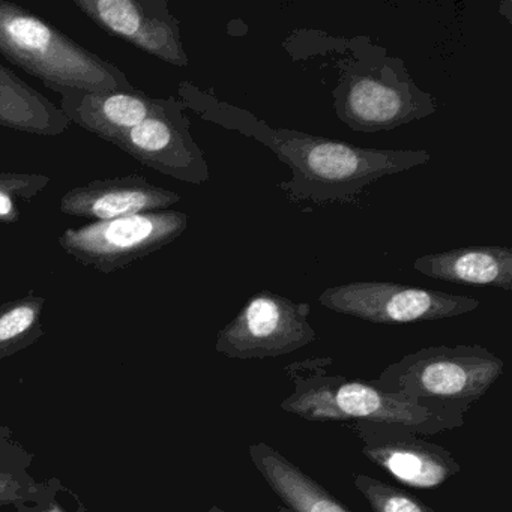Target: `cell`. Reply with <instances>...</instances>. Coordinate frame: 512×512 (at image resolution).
Returning a JSON list of instances; mask_svg holds the SVG:
<instances>
[{
  "label": "cell",
  "instance_id": "cell-17",
  "mask_svg": "<svg viewBox=\"0 0 512 512\" xmlns=\"http://www.w3.org/2000/svg\"><path fill=\"white\" fill-rule=\"evenodd\" d=\"M46 298L34 293L0 304V358L31 346L43 335Z\"/></svg>",
  "mask_w": 512,
  "mask_h": 512
},
{
  "label": "cell",
  "instance_id": "cell-13",
  "mask_svg": "<svg viewBox=\"0 0 512 512\" xmlns=\"http://www.w3.org/2000/svg\"><path fill=\"white\" fill-rule=\"evenodd\" d=\"M61 95L59 109L68 121L115 145L133 128L161 109L164 98H154L140 89L83 92L56 89Z\"/></svg>",
  "mask_w": 512,
  "mask_h": 512
},
{
  "label": "cell",
  "instance_id": "cell-8",
  "mask_svg": "<svg viewBox=\"0 0 512 512\" xmlns=\"http://www.w3.org/2000/svg\"><path fill=\"white\" fill-rule=\"evenodd\" d=\"M319 302L334 313L376 325L452 319L472 313L481 305L470 296L385 281H355L328 287L320 293Z\"/></svg>",
  "mask_w": 512,
  "mask_h": 512
},
{
  "label": "cell",
  "instance_id": "cell-15",
  "mask_svg": "<svg viewBox=\"0 0 512 512\" xmlns=\"http://www.w3.org/2000/svg\"><path fill=\"white\" fill-rule=\"evenodd\" d=\"M254 467L284 508L280 512H349L319 482L266 443L248 448Z\"/></svg>",
  "mask_w": 512,
  "mask_h": 512
},
{
  "label": "cell",
  "instance_id": "cell-4",
  "mask_svg": "<svg viewBox=\"0 0 512 512\" xmlns=\"http://www.w3.org/2000/svg\"><path fill=\"white\" fill-rule=\"evenodd\" d=\"M0 55L53 92L136 88L121 68L10 0H0Z\"/></svg>",
  "mask_w": 512,
  "mask_h": 512
},
{
  "label": "cell",
  "instance_id": "cell-3",
  "mask_svg": "<svg viewBox=\"0 0 512 512\" xmlns=\"http://www.w3.org/2000/svg\"><path fill=\"white\" fill-rule=\"evenodd\" d=\"M331 358H311L287 365L293 391L280 407L290 415L314 422L391 425L421 436L443 433L442 425L421 407L373 383L329 373Z\"/></svg>",
  "mask_w": 512,
  "mask_h": 512
},
{
  "label": "cell",
  "instance_id": "cell-12",
  "mask_svg": "<svg viewBox=\"0 0 512 512\" xmlns=\"http://www.w3.org/2000/svg\"><path fill=\"white\" fill-rule=\"evenodd\" d=\"M182 197L172 190L152 184L142 175L97 179L68 191L59 203V211L68 217L109 221L146 212L167 211Z\"/></svg>",
  "mask_w": 512,
  "mask_h": 512
},
{
  "label": "cell",
  "instance_id": "cell-18",
  "mask_svg": "<svg viewBox=\"0 0 512 512\" xmlns=\"http://www.w3.org/2000/svg\"><path fill=\"white\" fill-rule=\"evenodd\" d=\"M52 179L40 173L0 172V224L19 223L20 202L40 196Z\"/></svg>",
  "mask_w": 512,
  "mask_h": 512
},
{
  "label": "cell",
  "instance_id": "cell-2",
  "mask_svg": "<svg viewBox=\"0 0 512 512\" xmlns=\"http://www.w3.org/2000/svg\"><path fill=\"white\" fill-rule=\"evenodd\" d=\"M503 370V359L479 344H442L409 353L370 382L421 407L446 431L463 427Z\"/></svg>",
  "mask_w": 512,
  "mask_h": 512
},
{
  "label": "cell",
  "instance_id": "cell-5",
  "mask_svg": "<svg viewBox=\"0 0 512 512\" xmlns=\"http://www.w3.org/2000/svg\"><path fill=\"white\" fill-rule=\"evenodd\" d=\"M332 91L338 119L358 133H383L436 113L433 97L418 88L401 59L341 62Z\"/></svg>",
  "mask_w": 512,
  "mask_h": 512
},
{
  "label": "cell",
  "instance_id": "cell-6",
  "mask_svg": "<svg viewBox=\"0 0 512 512\" xmlns=\"http://www.w3.org/2000/svg\"><path fill=\"white\" fill-rule=\"evenodd\" d=\"M188 220L184 212L160 211L94 221L65 230L58 244L79 265L110 275L173 244L188 229Z\"/></svg>",
  "mask_w": 512,
  "mask_h": 512
},
{
  "label": "cell",
  "instance_id": "cell-14",
  "mask_svg": "<svg viewBox=\"0 0 512 512\" xmlns=\"http://www.w3.org/2000/svg\"><path fill=\"white\" fill-rule=\"evenodd\" d=\"M413 268L437 281L512 290V250L503 245H475L425 254L413 262Z\"/></svg>",
  "mask_w": 512,
  "mask_h": 512
},
{
  "label": "cell",
  "instance_id": "cell-1",
  "mask_svg": "<svg viewBox=\"0 0 512 512\" xmlns=\"http://www.w3.org/2000/svg\"><path fill=\"white\" fill-rule=\"evenodd\" d=\"M179 100L205 121L271 149L292 170L290 181L280 184L292 202H353L368 185L398 175L431 160L427 151L359 148L340 140L272 128L253 113L223 103L190 82L179 85Z\"/></svg>",
  "mask_w": 512,
  "mask_h": 512
},
{
  "label": "cell",
  "instance_id": "cell-20",
  "mask_svg": "<svg viewBox=\"0 0 512 512\" xmlns=\"http://www.w3.org/2000/svg\"><path fill=\"white\" fill-rule=\"evenodd\" d=\"M23 485L11 473L0 470V505L22 499Z\"/></svg>",
  "mask_w": 512,
  "mask_h": 512
},
{
  "label": "cell",
  "instance_id": "cell-21",
  "mask_svg": "<svg viewBox=\"0 0 512 512\" xmlns=\"http://www.w3.org/2000/svg\"><path fill=\"white\" fill-rule=\"evenodd\" d=\"M44 512H62L61 509L56 508V506H53V508L47 509V511Z\"/></svg>",
  "mask_w": 512,
  "mask_h": 512
},
{
  "label": "cell",
  "instance_id": "cell-10",
  "mask_svg": "<svg viewBox=\"0 0 512 512\" xmlns=\"http://www.w3.org/2000/svg\"><path fill=\"white\" fill-rule=\"evenodd\" d=\"M98 28L175 67H188L181 22L167 0H74Z\"/></svg>",
  "mask_w": 512,
  "mask_h": 512
},
{
  "label": "cell",
  "instance_id": "cell-16",
  "mask_svg": "<svg viewBox=\"0 0 512 512\" xmlns=\"http://www.w3.org/2000/svg\"><path fill=\"white\" fill-rule=\"evenodd\" d=\"M0 127L41 137L64 134L70 121L55 103L0 64Z\"/></svg>",
  "mask_w": 512,
  "mask_h": 512
},
{
  "label": "cell",
  "instance_id": "cell-9",
  "mask_svg": "<svg viewBox=\"0 0 512 512\" xmlns=\"http://www.w3.org/2000/svg\"><path fill=\"white\" fill-rule=\"evenodd\" d=\"M179 98H164L151 118L115 143L142 166L187 184L203 185L211 179L208 161L191 136L190 118Z\"/></svg>",
  "mask_w": 512,
  "mask_h": 512
},
{
  "label": "cell",
  "instance_id": "cell-19",
  "mask_svg": "<svg viewBox=\"0 0 512 512\" xmlns=\"http://www.w3.org/2000/svg\"><path fill=\"white\" fill-rule=\"evenodd\" d=\"M355 487L373 512H436L406 491L371 476L356 475Z\"/></svg>",
  "mask_w": 512,
  "mask_h": 512
},
{
  "label": "cell",
  "instance_id": "cell-22",
  "mask_svg": "<svg viewBox=\"0 0 512 512\" xmlns=\"http://www.w3.org/2000/svg\"><path fill=\"white\" fill-rule=\"evenodd\" d=\"M208 512H226V511H223V509H220V508H212V509H209Z\"/></svg>",
  "mask_w": 512,
  "mask_h": 512
},
{
  "label": "cell",
  "instance_id": "cell-11",
  "mask_svg": "<svg viewBox=\"0 0 512 512\" xmlns=\"http://www.w3.org/2000/svg\"><path fill=\"white\" fill-rule=\"evenodd\" d=\"M362 452L403 484L436 488L461 472L452 452L421 434L391 425L353 424Z\"/></svg>",
  "mask_w": 512,
  "mask_h": 512
},
{
  "label": "cell",
  "instance_id": "cell-7",
  "mask_svg": "<svg viewBox=\"0 0 512 512\" xmlns=\"http://www.w3.org/2000/svg\"><path fill=\"white\" fill-rule=\"evenodd\" d=\"M310 311L307 302L260 290L218 332L215 350L241 361L290 355L317 340Z\"/></svg>",
  "mask_w": 512,
  "mask_h": 512
}]
</instances>
